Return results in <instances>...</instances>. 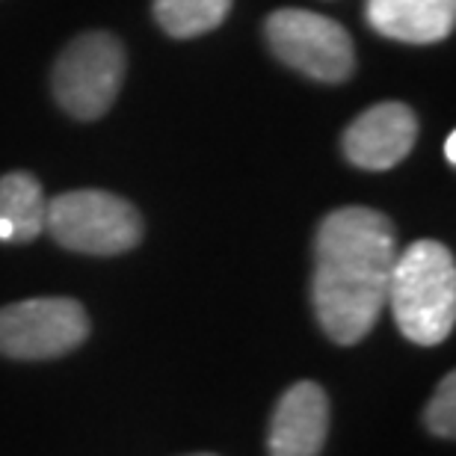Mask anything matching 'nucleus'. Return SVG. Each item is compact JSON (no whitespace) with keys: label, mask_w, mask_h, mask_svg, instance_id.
<instances>
[{"label":"nucleus","mask_w":456,"mask_h":456,"mask_svg":"<svg viewBox=\"0 0 456 456\" xmlns=\"http://www.w3.org/2000/svg\"><path fill=\"white\" fill-rule=\"evenodd\" d=\"M89 338V314L77 299L36 297L0 308V355L18 362L60 359Z\"/></svg>","instance_id":"6"},{"label":"nucleus","mask_w":456,"mask_h":456,"mask_svg":"<svg viewBox=\"0 0 456 456\" xmlns=\"http://www.w3.org/2000/svg\"><path fill=\"white\" fill-rule=\"evenodd\" d=\"M264 33L273 53L299 75L321 84H341L353 77V39L335 18L308 9H279L267 18Z\"/></svg>","instance_id":"5"},{"label":"nucleus","mask_w":456,"mask_h":456,"mask_svg":"<svg viewBox=\"0 0 456 456\" xmlns=\"http://www.w3.org/2000/svg\"><path fill=\"white\" fill-rule=\"evenodd\" d=\"M234 0H154V18L172 39H196L216 30Z\"/></svg>","instance_id":"11"},{"label":"nucleus","mask_w":456,"mask_h":456,"mask_svg":"<svg viewBox=\"0 0 456 456\" xmlns=\"http://www.w3.org/2000/svg\"><path fill=\"white\" fill-rule=\"evenodd\" d=\"M45 232L71 252L110 258L140 246L142 216L127 199L107 190H69L48 202Z\"/></svg>","instance_id":"3"},{"label":"nucleus","mask_w":456,"mask_h":456,"mask_svg":"<svg viewBox=\"0 0 456 456\" xmlns=\"http://www.w3.org/2000/svg\"><path fill=\"white\" fill-rule=\"evenodd\" d=\"M397 330L412 344L436 346L456 323V261L439 240H415L397 255L388 299Z\"/></svg>","instance_id":"2"},{"label":"nucleus","mask_w":456,"mask_h":456,"mask_svg":"<svg viewBox=\"0 0 456 456\" xmlns=\"http://www.w3.org/2000/svg\"><path fill=\"white\" fill-rule=\"evenodd\" d=\"M444 158H448L451 167L456 163V134H448V140H444Z\"/></svg>","instance_id":"13"},{"label":"nucleus","mask_w":456,"mask_h":456,"mask_svg":"<svg viewBox=\"0 0 456 456\" xmlns=\"http://www.w3.org/2000/svg\"><path fill=\"white\" fill-rule=\"evenodd\" d=\"M424 424H427V430L433 436H439V439H453L456 436V377L453 373H444L436 395L430 397L427 412H424Z\"/></svg>","instance_id":"12"},{"label":"nucleus","mask_w":456,"mask_h":456,"mask_svg":"<svg viewBox=\"0 0 456 456\" xmlns=\"http://www.w3.org/2000/svg\"><path fill=\"white\" fill-rule=\"evenodd\" d=\"M190 456H216V453H190Z\"/></svg>","instance_id":"14"},{"label":"nucleus","mask_w":456,"mask_h":456,"mask_svg":"<svg viewBox=\"0 0 456 456\" xmlns=\"http://www.w3.org/2000/svg\"><path fill=\"white\" fill-rule=\"evenodd\" d=\"M45 199L42 184L30 172H9L0 178V240L30 243L45 232Z\"/></svg>","instance_id":"10"},{"label":"nucleus","mask_w":456,"mask_h":456,"mask_svg":"<svg viewBox=\"0 0 456 456\" xmlns=\"http://www.w3.org/2000/svg\"><path fill=\"white\" fill-rule=\"evenodd\" d=\"M364 15L386 39L433 45L453 33L456 0H368Z\"/></svg>","instance_id":"9"},{"label":"nucleus","mask_w":456,"mask_h":456,"mask_svg":"<svg viewBox=\"0 0 456 456\" xmlns=\"http://www.w3.org/2000/svg\"><path fill=\"white\" fill-rule=\"evenodd\" d=\"M397 228L364 205L335 208L317 225L312 303L326 338L350 346L368 338L388 299Z\"/></svg>","instance_id":"1"},{"label":"nucleus","mask_w":456,"mask_h":456,"mask_svg":"<svg viewBox=\"0 0 456 456\" xmlns=\"http://www.w3.org/2000/svg\"><path fill=\"white\" fill-rule=\"evenodd\" d=\"M330 436V397L312 379L294 382L270 418V456H321Z\"/></svg>","instance_id":"8"},{"label":"nucleus","mask_w":456,"mask_h":456,"mask_svg":"<svg viewBox=\"0 0 456 456\" xmlns=\"http://www.w3.org/2000/svg\"><path fill=\"white\" fill-rule=\"evenodd\" d=\"M127 69L122 42L93 30L71 39L53 66V98L69 116L95 122L116 104Z\"/></svg>","instance_id":"4"},{"label":"nucleus","mask_w":456,"mask_h":456,"mask_svg":"<svg viewBox=\"0 0 456 456\" xmlns=\"http://www.w3.org/2000/svg\"><path fill=\"white\" fill-rule=\"evenodd\" d=\"M418 140V116L409 104L382 102L355 116L344 131V158L359 169L386 172L409 158Z\"/></svg>","instance_id":"7"}]
</instances>
